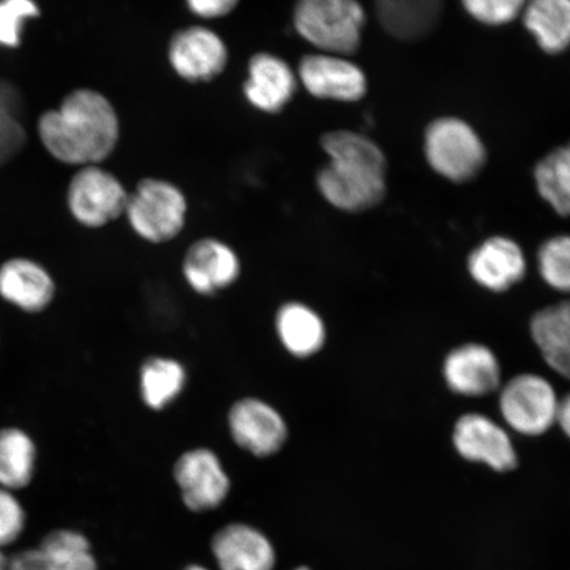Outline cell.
<instances>
[{
	"instance_id": "4dcf8cb0",
	"label": "cell",
	"mask_w": 570,
	"mask_h": 570,
	"mask_svg": "<svg viewBox=\"0 0 570 570\" xmlns=\"http://www.w3.org/2000/svg\"><path fill=\"white\" fill-rule=\"evenodd\" d=\"M26 525L23 505L12 491L0 488V548L16 543Z\"/></svg>"
},
{
	"instance_id": "1f68e13d",
	"label": "cell",
	"mask_w": 570,
	"mask_h": 570,
	"mask_svg": "<svg viewBox=\"0 0 570 570\" xmlns=\"http://www.w3.org/2000/svg\"><path fill=\"white\" fill-rule=\"evenodd\" d=\"M239 3L240 0H185L191 16L208 21L232 16Z\"/></svg>"
},
{
	"instance_id": "44dd1931",
	"label": "cell",
	"mask_w": 570,
	"mask_h": 570,
	"mask_svg": "<svg viewBox=\"0 0 570 570\" xmlns=\"http://www.w3.org/2000/svg\"><path fill=\"white\" fill-rule=\"evenodd\" d=\"M55 283L47 271L28 259H12L0 267V296L27 312H40L52 302Z\"/></svg>"
},
{
	"instance_id": "3957f363",
	"label": "cell",
	"mask_w": 570,
	"mask_h": 570,
	"mask_svg": "<svg viewBox=\"0 0 570 570\" xmlns=\"http://www.w3.org/2000/svg\"><path fill=\"white\" fill-rule=\"evenodd\" d=\"M292 24L316 52L348 57L361 47L366 11L360 0H295Z\"/></svg>"
},
{
	"instance_id": "30bf717a",
	"label": "cell",
	"mask_w": 570,
	"mask_h": 570,
	"mask_svg": "<svg viewBox=\"0 0 570 570\" xmlns=\"http://www.w3.org/2000/svg\"><path fill=\"white\" fill-rule=\"evenodd\" d=\"M234 443L256 458L279 453L288 440V425L274 405L259 397H242L227 413Z\"/></svg>"
},
{
	"instance_id": "9a60e30c",
	"label": "cell",
	"mask_w": 570,
	"mask_h": 570,
	"mask_svg": "<svg viewBox=\"0 0 570 570\" xmlns=\"http://www.w3.org/2000/svg\"><path fill=\"white\" fill-rule=\"evenodd\" d=\"M443 375L449 390L465 397L488 396L502 386L497 354L476 342L454 347L445 356Z\"/></svg>"
},
{
	"instance_id": "7a4b0ae2",
	"label": "cell",
	"mask_w": 570,
	"mask_h": 570,
	"mask_svg": "<svg viewBox=\"0 0 570 570\" xmlns=\"http://www.w3.org/2000/svg\"><path fill=\"white\" fill-rule=\"evenodd\" d=\"M327 163L318 169L316 187L334 209L362 213L386 196L387 161L372 139L351 130L327 131L320 137Z\"/></svg>"
},
{
	"instance_id": "9c48e42d",
	"label": "cell",
	"mask_w": 570,
	"mask_h": 570,
	"mask_svg": "<svg viewBox=\"0 0 570 570\" xmlns=\"http://www.w3.org/2000/svg\"><path fill=\"white\" fill-rule=\"evenodd\" d=\"M298 83L321 101L352 104L367 95L365 71L346 56L312 52L298 60Z\"/></svg>"
},
{
	"instance_id": "cb8c5ba5",
	"label": "cell",
	"mask_w": 570,
	"mask_h": 570,
	"mask_svg": "<svg viewBox=\"0 0 570 570\" xmlns=\"http://www.w3.org/2000/svg\"><path fill=\"white\" fill-rule=\"evenodd\" d=\"M187 382V370L181 362L168 356H151L139 372L141 401L149 410L164 411L180 397Z\"/></svg>"
},
{
	"instance_id": "7402d4cb",
	"label": "cell",
	"mask_w": 570,
	"mask_h": 570,
	"mask_svg": "<svg viewBox=\"0 0 570 570\" xmlns=\"http://www.w3.org/2000/svg\"><path fill=\"white\" fill-rule=\"evenodd\" d=\"M375 12L383 30L394 38L417 40L438 24L443 0H375Z\"/></svg>"
},
{
	"instance_id": "d4e9b609",
	"label": "cell",
	"mask_w": 570,
	"mask_h": 570,
	"mask_svg": "<svg viewBox=\"0 0 570 570\" xmlns=\"http://www.w3.org/2000/svg\"><path fill=\"white\" fill-rule=\"evenodd\" d=\"M36 446L23 431L7 428L0 431V488L19 490L33 479Z\"/></svg>"
},
{
	"instance_id": "603a6c76",
	"label": "cell",
	"mask_w": 570,
	"mask_h": 570,
	"mask_svg": "<svg viewBox=\"0 0 570 570\" xmlns=\"http://www.w3.org/2000/svg\"><path fill=\"white\" fill-rule=\"evenodd\" d=\"M522 13L527 30L546 53L570 47V0H529Z\"/></svg>"
},
{
	"instance_id": "f1b7e54d",
	"label": "cell",
	"mask_w": 570,
	"mask_h": 570,
	"mask_svg": "<svg viewBox=\"0 0 570 570\" xmlns=\"http://www.w3.org/2000/svg\"><path fill=\"white\" fill-rule=\"evenodd\" d=\"M39 16L35 0H0V46L19 47L27 20Z\"/></svg>"
},
{
	"instance_id": "f546056e",
	"label": "cell",
	"mask_w": 570,
	"mask_h": 570,
	"mask_svg": "<svg viewBox=\"0 0 570 570\" xmlns=\"http://www.w3.org/2000/svg\"><path fill=\"white\" fill-rule=\"evenodd\" d=\"M529 0H461L463 9L470 17L487 26H503L511 23Z\"/></svg>"
},
{
	"instance_id": "e575fe53",
	"label": "cell",
	"mask_w": 570,
	"mask_h": 570,
	"mask_svg": "<svg viewBox=\"0 0 570 570\" xmlns=\"http://www.w3.org/2000/svg\"><path fill=\"white\" fill-rule=\"evenodd\" d=\"M185 570H208V569H205V568L199 567V566H190V567H188Z\"/></svg>"
},
{
	"instance_id": "52a82bcc",
	"label": "cell",
	"mask_w": 570,
	"mask_h": 570,
	"mask_svg": "<svg viewBox=\"0 0 570 570\" xmlns=\"http://www.w3.org/2000/svg\"><path fill=\"white\" fill-rule=\"evenodd\" d=\"M167 59L174 73L190 85L216 81L230 62V51L217 31L204 24L180 28L170 36Z\"/></svg>"
},
{
	"instance_id": "277c9868",
	"label": "cell",
	"mask_w": 570,
	"mask_h": 570,
	"mask_svg": "<svg viewBox=\"0 0 570 570\" xmlns=\"http://www.w3.org/2000/svg\"><path fill=\"white\" fill-rule=\"evenodd\" d=\"M188 210V198L177 184L148 176L128 195L125 216L139 238L163 245L183 233Z\"/></svg>"
},
{
	"instance_id": "e0dca14e",
	"label": "cell",
	"mask_w": 570,
	"mask_h": 570,
	"mask_svg": "<svg viewBox=\"0 0 570 570\" xmlns=\"http://www.w3.org/2000/svg\"><path fill=\"white\" fill-rule=\"evenodd\" d=\"M9 570H98L89 540L70 530L53 531L38 548L13 556Z\"/></svg>"
},
{
	"instance_id": "d6986e66",
	"label": "cell",
	"mask_w": 570,
	"mask_h": 570,
	"mask_svg": "<svg viewBox=\"0 0 570 570\" xmlns=\"http://www.w3.org/2000/svg\"><path fill=\"white\" fill-rule=\"evenodd\" d=\"M530 333L546 365L570 381V301L534 313Z\"/></svg>"
},
{
	"instance_id": "4316f807",
	"label": "cell",
	"mask_w": 570,
	"mask_h": 570,
	"mask_svg": "<svg viewBox=\"0 0 570 570\" xmlns=\"http://www.w3.org/2000/svg\"><path fill=\"white\" fill-rule=\"evenodd\" d=\"M538 271L548 287L570 294V235H554L540 246Z\"/></svg>"
},
{
	"instance_id": "836d02e7",
	"label": "cell",
	"mask_w": 570,
	"mask_h": 570,
	"mask_svg": "<svg viewBox=\"0 0 570 570\" xmlns=\"http://www.w3.org/2000/svg\"><path fill=\"white\" fill-rule=\"evenodd\" d=\"M0 570H9V560L6 559L2 550H0Z\"/></svg>"
},
{
	"instance_id": "5bb4252c",
	"label": "cell",
	"mask_w": 570,
	"mask_h": 570,
	"mask_svg": "<svg viewBox=\"0 0 570 570\" xmlns=\"http://www.w3.org/2000/svg\"><path fill=\"white\" fill-rule=\"evenodd\" d=\"M183 275L202 296L218 295L239 279L242 263L235 249L218 238L205 237L191 244L183 259Z\"/></svg>"
},
{
	"instance_id": "4fadbf2b",
	"label": "cell",
	"mask_w": 570,
	"mask_h": 570,
	"mask_svg": "<svg viewBox=\"0 0 570 570\" xmlns=\"http://www.w3.org/2000/svg\"><path fill=\"white\" fill-rule=\"evenodd\" d=\"M453 445L462 459L484 463L499 473L518 466V453L509 431L480 412L465 413L455 422Z\"/></svg>"
},
{
	"instance_id": "83f0119b",
	"label": "cell",
	"mask_w": 570,
	"mask_h": 570,
	"mask_svg": "<svg viewBox=\"0 0 570 570\" xmlns=\"http://www.w3.org/2000/svg\"><path fill=\"white\" fill-rule=\"evenodd\" d=\"M17 96L0 85V166L17 156L26 141L24 127L17 117Z\"/></svg>"
},
{
	"instance_id": "ac0fdd59",
	"label": "cell",
	"mask_w": 570,
	"mask_h": 570,
	"mask_svg": "<svg viewBox=\"0 0 570 570\" xmlns=\"http://www.w3.org/2000/svg\"><path fill=\"white\" fill-rule=\"evenodd\" d=\"M212 551L220 570H274L276 554L261 531L230 524L216 533Z\"/></svg>"
},
{
	"instance_id": "8992f818",
	"label": "cell",
	"mask_w": 570,
	"mask_h": 570,
	"mask_svg": "<svg viewBox=\"0 0 570 570\" xmlns=\"http://www.w3.org/2000/svg\"><path fill=\"white\" fill-rule=\"evenodd\" d=\"M425 156L434 173L453 183H465L481 173L487 148L465 120L448 117L428 126Z\"/></svg>"
},
{
	"instance_id": "2e32d148",
	"label": "cell",
	"mask_w": 570,
	"mask_h": 570,
	"mask_svg": "<svg viewBox=\"0 0 570 570\" xmlns=\"http://www.w3.org/2000/svg\"><path fill=\"white\" fill-rule=\"evenodd\" d=\"M468 273L481 288L503 294L524 279V252L515 240L499 235L491 237L470 253Z\"/></svg>"
},
{
	"instance_id": "d590c367",
	"label": "cell",
	"mask_w": 570,
	"mask_h": 570,
	"mask_svg": "<svg viewBox=\"0 0 570 570\" xmlns=\"http://www.w3.org/2000/svg\"><path fill=\"white\" fill-rule=\"evenodd\" d=\"M295 570H309L308 568H297Z\"/></svg>"
},
{
	"instance_id": "ffe728a7",
	"label": "cell",
	"mask_w": 570,
	"mask_h": 570,
	"mask_svg": "<svg viewBox=\"0 0 570 570\" xmlns=\"http://www.w3.org/2000/svg\"><path fill=\"white\" fill-rule=\"evenodd\" d=\"M275 330L281 344L292 356L308 360L323 351L326 326L318 313L301 302H289L276 312Z\"/></svg>"
},
{
	"instance_id": "484cf974",
	"label": "cell",
	"mask_w": 570,
	"mask_h": 570,
	"mask_svg": "<svg viewBox=\"0 0 570 570\" xmlns=\"http://www.w3.org/2000/svg\"><path fill=\"white\" fill-rule=\"evenodd\" d=\"M538 191L561 217H570V142L548 154L534 168Z\"/></svg>"
},
{
	"instance_id": "ba28073f",
	"label": "cell",
	"mask_w": 570,
	"mask_h": 570,
	"mask_svg": "<svg viewBox=\"0 0 570 570\" xmlns=\"http://www.w3.org/2000/svg\"><path fill=\"white\" fill-rule=\"evenodd\" d=\"M128 191L119 178L101 166L77 170L68 187V208L78 224L99 229L125 216Z\"/></svg>"
},
{
	"instance_id": "6da1fadb",
	"label": "cell",
	"mask_w": 570,
	"mask_h": 570,
	"mask_svg": "<svg viewBox=\"0 0 570 570\" xmlns=\"http://www.w3.org/2000/svg\"><path fill=\"white\" fill-rule=\"evenodd\" d=\"M39 137L56 160L69 166H101L119 142L120 120L116 107L102 92L77 89L59 109L42 114Z\"/></svg>"
},
{
	"instance_id": "8fae6325",
	"label": "cell",
	"mask_w": 570,
	"mask_h": 570,
	"mask_svg": "<svg viewBox=\"0 0 570 570\" xmlns=\"http://www.w3.org/2000/svg\"><path fill=\"white\" fill-rule=\"evenodd\" d=\"M242 83L246 102L267 116H279L294 101L301 83L296 69L282 56L261 51L249 56Z\"/></svg>"
},
{
	"instance_id": "d6a6232c",
	"label": "cell",
	"mask_w": 570,
	"mask_h": 570,
	"mask_svg": "<svg viewBox=\"0 0 570 570\" xmlns=\"http://www.w3.org/2000/svg\"><path fill=\"white\" fill-rule=\"evenodd\" d=\"M562 433L570 440V392L564 397L560 399L558 422Z\"/></svg>"
},
{
	"instance_id": "7c38bea8",
	"label": "cell",
	"mask_w": 570,
	"mask_h": 570,
	"mask_svg": "<svg viewBox=\"0 0 570 570\" xmlns=\"http://www.w3.org/2000/svg\"><path fill=\"white\" fill-rule=\"evenodd\" d=\"M174 476L190 511L219 508L230 493V479L218 455L208 448L185 452L175 463Z\"/></svg>"
},
{
	"instance_id": "5b68a950",
	"label": "cell",
	"mask_w": 570,
	"mask_h": 570,
	"mask_svg": "<svg viewBox=\"0 0 570 570\" xmlns=\"http://www.w3.org/2000/svg\"><path fill=\"white\" fill-rule=\"evenodd\" d=\"M560 397L547 377L533 373L512 376L499 389L498 407L505 425L525 438L543 436L558 422Z\"/></svg>"
}]
</instances>
